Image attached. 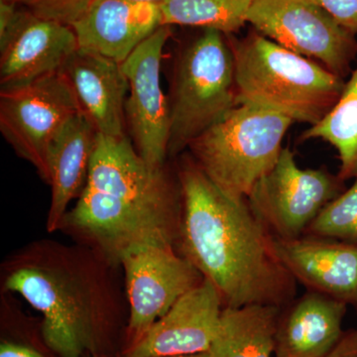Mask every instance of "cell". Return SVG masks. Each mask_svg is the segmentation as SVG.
<instances>
[{
	"label": "cell",
	"instance_id": "obj_26",
	"mask_svg": "<svg viewBox=\"0 0 357 357\" xmlns=\"http://www.w3.org/2000/svg\"><path fill=\"white\" fill-rule=\"evenodd\" d=\"M0 357H44L40 352L26 345L3 342L0 344Z\"/></svg>",
	"mask_w": 357,
	"mask_h": 357
},
{
	"label": "cell",
	"instance_id": "obj_22",
	"mask_svg": "<svg viewBox=\"0 0 357 357\" xmlns=\"http://www.w3.org/2000/svg\"><path fill=\"white\" fill-rule=\"evenodd\" d=\"M304 234L357 244V177L351 187L326 204Z\"/></svg>",
	"mask_w": 357,
	"mask_h": 357
},
{
	"label": "cell",
	"instance_id": "obj_24",
	"mask_svg": "<svg viewBox=\"0 0 357 357\" xmlns=\"http://www.w3.org/2000/svg\"><path fill=\"white\" fill-rule=\"evenodd\" d=\"M331 16L354 34L357 35V0H316Z\"/></svg>",
	"mask_w": 357,
	"mask_h": 357
},
{
	"label": "cell",
	"instance_id": "obj_16",
	"mask_svg": "<svg viewBox=\"0 0 357 357\" xmlns=\"http://www.w3.org/2000/svg\"><path fill=\"white\" fill-rule=\"evenodd\" d=\"M74 91L79 109L98 133L126 135L128 79L121 63L77 49L60 70Z\"/></svg>",
	"mask_w": 357,
	"mask_h": 357
},
{
	"label": "cell",
	"instance_id": "obj_23",
	"mask_svg": "<svg viewBox=\"0 0 357 357\" xmlns=\"http://www.w3.org/2000/svg\"><path fill=\"white\" fill-rule=\"evenodd\" d=\"M93 0H20L35 15L70 26L88 9Z\"/></svg>",
	"mask_w": 357,
	"mask_h": 357
},
{
	"label": "cell",
	"instance_id": "obj_11",
	"mask_svg": "<svg viewBox=\"0 0 357 357\" xmlns=\"http://www.w3.org/2000/svg\"><path fill=\"white\" fill-rule=\"evenodd\" d=\"M170 36V26H161L122 63L129 84L126 126L136 151L152 167L165 166L169 155L170 103L162 89L161 65Z\"/></svg>",
	"mask_w": 357,
	"mask_h": 357
},
{
	"label": "cell",
	"instance_id": "obj_10",
	"mask_svg": "<svg viewBox=\"0 0 357 357\" xmlns=\"http://www.w3.org/2000/svg\"><path fill=\"white\" fill-rule=\"evenodd\" d=\"M129 306L128 347H132L182 296L204 281L176 248L146 245L128 251L121 263Z\"/></svg>",
	"mask_w": 357,
	"mask_h": 357
},
{
	"label": "cell",
	"instance_id": "obj_6",
	"mask_svg": "<svg viewBox=\"0 0 357 357\" xmlns=\"http://www.w3.org/2000/svg\"><path fill=\"white\" fill-rule=\"evenodd\" d=\"M225 36L204 29L178 55L169 98V156L182 153L237 105L234 54Z\"/></svg>",
	"mask_w": 357,
	"mask_h": 357
},
{
	"label": "cell",
	"instance_id": "obj_15",
	"mask_svg": "<svg viewBox=\"0 0 357 357\" xmlns=\"http://www.w3.org/2000/svg\"><path fill=\"white\" fill-rule=\"evenodd\" d=\"M161 7L130 0H93L72 25L79 49L123 63L163 26Z\"/></svg>",
	"mask_w": 357,
	"mask_h": 357
},
{
	"label": "cell",
	"instance_id": "obj_7",
	"mask_svg": "<svg viewBox=\"0 0 357 357\" xmlns=\"http://www.w3.org/2000/svg\"><path fill=\"white\" fill-rule=\"evenodd\" d=\"M248 22L284 48L316 61L347 79L357 58L356 35L316 0H255Z\"/></svg>",
	"mask_w": 357,
	"mask_h": 357
},
{
	"label": "cell",
	"instance_id": "obj_27",
	"mask_svg": "<svg viewBox=\"0 0 357 357\" xmlns=\"http://www.w3.org/2000/svg\"><path fill=\"white\" fill-rule=\"evenodd\" d=\"M165 357H213L210 351L199 352V354H185V356H174Z\"/></svg>",
	"mask_w": 357,
	"mask_h": 357
},
{
	"label": "cell",
	"instance_id": "obj_28",
	"mask_svg": "<svg viewBox=\"0 0 357 357\" xmlns=\"http://www.w3.org/2000/svg\"><path fill=\"white\" fill-rule=\"evenodd\" d=\"M130 1L142 2V3L157 4V6H161L162 4L165 3L167 0H130Z\"/></svg>",
	"mask_w": 357,
	"mask_h": 357
},
{
	"label": "cell",
	"instance_id": "obj_18",
	"mask_svg": "<svg viewBox=\"0 0 357 357\" xmlns=\"http://www.w3.org/2000/svg\"><path fill=\"white\" fill-rule=\"evenodd\" d=\"M98 131L79 112L73 115L52 140L47 152L52 197L47 231L61 229L70 202L79 198L88 182Z\"/></svg>",
	"mask_w": 357,
	"mask_h": 357
},
{
	"label": "cell",
	"instance_id": "obj_1",
	"mask_svg": "<svg viewBox=\"0 0 357 357\" xmlns=\"http://www.w3.org/2000/svg\"><path fill=\"white\" fill-rule=\"evenodd\" d=\"M182 217L176 250L217 289L223 307H285L297 281L275 248V236L248 201L225 196L191 157L178 166Z\"/></svg>",
	"mask_w": 357,
	"mask_h": 357
},
{
	"label": "cell",
	"instance_id": "obj_20",
	"mask_svg": "<svg viewBox=\"0 0 357 357\" xmlns=\"http://www.w3.org/2000/svg\"><path fill=\"white\" fill-rule=\"evenodd\" d=\"M321 139L337 152L342 180L357 177V65L345 81L344 91L323 121L310 126L301 141Z\"/></svg>",
	"mask_w": 357,
	"mask_h": 357
},
{
	"label": "cell",
	"instance_id": "obj_12",
	"mask_svg": "<svg viewBox=\"0 0 357 357\" xmlns=\"http://www.w3.org/2000/svg\"><path fill=\"white\" fill-rule=\"evenodd\" d=\"M77 49L70 26L17 9L0 33V89L20 88L60 72Z\"/></svg>",
	"mask_w": 357,
	"mask_h": 357
},
{
	"label": "cell",
	"instance_id": "obj_17",
	"mask_svg": "<svg viewBox=\"0 0 357 357\" xmlns=\"http://www.w3.org/2000/svg\"><path fill=\"white\" fill-rule=\"evenodd\" d=\"M347 306L307 291L283 307L275 335V357H326L344 335Z\"/></svg>",
	"mask_w": 357,
	"mask_h": 357
},
{
	"label": "cell",
	"instance_id": "obj_25",
	"mask_svg": "<svg viewBox=\"0 0 357 357\" xmlns=\"http://www.w3.org/2000/svg\"><path fill=\"white\" fill-rule=\"evenodd\" d=\"M326 357H357V328L344 332Z\"/></svg>",
	"mask_w": 357,
	"mask_h": 357
},
{
	"label": "cell",
	"instance_id": "obj_14",
	"mask_svg": "<svg viewBox=\"0 0 357 357\" xmlns=\"http://www.w3.org/2000/svg\"><path fill=\"white\" fill-rule=\"evenodd\" d=\"M284 266L307 291L357 304V244L303 234L292 239L275 237Z\"/></svg>",
	"mask_w": 357,
	"mask_h": 357
},
{
	"label": "cell",
	"instance_id": "obj_4",
	"mask_svg": "<svg viewBox=\"0 0 357 357\" xmlns=\"http://www.w3.org/2000/svg\"><path fill=\"white\" fill-rule=\"evenodd\" d=\"M229 43L237 105H255L314 126L342 96L347 79L260 33Z\"/></svg>",
	"mask_w": 357,
	"mask_h": 357
},
{
	"label": "cell",
	"instance_id": "obj_8",
	"mask_svg": "<svg viewBox=\"0 0 357 357\" xmlns=\"http://www.w3.org/2000/svg\"><path fill=\"white\" fill-rule=\"evenodd\" d=\"M344 183L325 167L300 168L286 147L246 201L276 238L292 239L303 236L326 204L347 189Z\"/></svg>",
	"mask_w": 357,
	"mask_h": 357
},
{
	"label": "cell",
	"instance_id": "obj_9",
	"mask_svg": "<svg viewBox=\"0 0 357 357\" xmlns=\"http://www.w3.org/2000/svg\"><path fill=\"white\" fill-rule=\"evenodd\" d=\"M81 112L62 73L32 83L0 89V130L14 151L31 163L48 183L47 152L73 115Z\"/></svg>",
	"mask_w": 357,
	"mask_h": 357
},
{
	"label": "cell",
	"instance_id": "obj_13",
	"mask_svg": "<svg viewBox=\"0 0 357 357\" xmlns=\"http://www.w3.org/2000/svg\"><path fill=\"white\" fill-rule=\"evenodd\" d=\"M223 305L206 279L180 298L122 357H165L210 351Z\"/></svg>",
	"mask_w": 357,
	"mask_h": 357
},
{
	"label": "cell",
	"instance_id": "obj_5",
	"mask_svg": "<svg viewBox=\"0 0 357 357\" xmlns=\"http://www.w3.org/2000/svg\"><path fill=\"white\" fill-rule=\"evenodd\" d=\"M293 123L271 110L237 105L192 141L190 157L225 196L246 201L257 181L278 161Z\"/></svg>",
	"mask_w": 357,
	"mask_h": 357
},
{
	"label": "cell",
	"instance_id": "obj_3",
	"mask_svg": "<svg viewBox=\"0 0 357 357\" xmlns=\"http://www.w3.org/2000/svg\"><path fill=\"white\" fill-rule=\"evenodd\" d=\"M82 203L115 243L177 245L183 204L178 174L149 165L126 136L98 133Z\"/></svg>",
	"mask_w": 357,
	"mask_h": 357
},
{
	"label": "cell",
	"instance_id": "obj_29",
	"mask_svg": "<svg viewBox=\"0 0 357 357\" xmlns=\"http://www.w3.org/2000/svg\"><path fill=\"white\" fill-rule=\"evenodd\" d=\"M2 1H8V2H17L20 1V0H2Z\"/></svg>",
	"mask_w": 357,
	"mask_h": 357
},
{
	"label": "cell",
	"instance_id": "obj_21",
	"mask_svg": "<svg viewBox=\"0 0 357 357\" xmlns=\"http://www.w3.org/2000/svg\"><path fill=\"white\" fill-rule=\"evenodd\" d=\"M255 0H167L162 4L164 25H185L229 34L248 23Z\"/></svg>",
	"mask_w": 357,
	"mask_h": 357
},
{
	"label": "cell",
	"instance_id": "obj_2",
	"mask_svg": "<svg viewBox=\"0 0 357 357\" xmlns=\"http://www.w3.org/2000/svg\"><path fill=\"white\" fill-rule=\"evenodd\" d=\"M109 265L88 246L41 241L6 265L4 289L42 314V337L56 356H96L117 304Z\"/></svg>",
	"mask_w": 357,
	"mask_h": 357
},
{
	"label": "cell",
	"instance_id": "obj_19",
	"mask_svg": "<svg viewBox=\"0 0 357 357\" xmlns=\"http://www.w3.org/2000/svg\"><path fill=\"white\" fill-rule=\"evenodd\" d=\"M282 307L248 305L223 307L211 342L213 357H272Z\"/></svg>",
	"mask_w": 357,
	"mask_h": 357
},
{
	"label": "cell",
	"instance_id": "obj_30",
	"mask_svg": "<svg viewBox=\"0 0 357 357\" xmlns=\"http://www.w3.org/2000/svg\"><path fill=\"white\" fill-rule=\"evenodd\" d=\"M356 310H357V304L356 305Z\"/></svg>",
	"mask_w": 357,
	"mask_h": 357
}]
</instances>
